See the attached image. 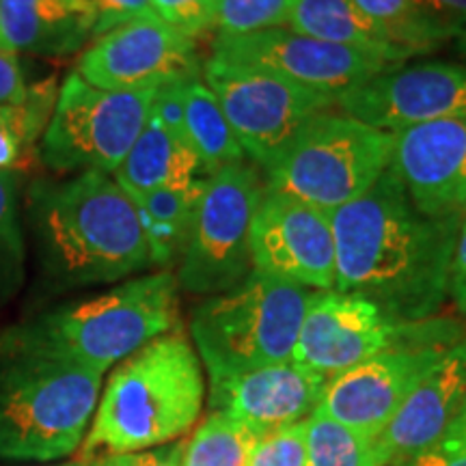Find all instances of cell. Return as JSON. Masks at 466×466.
<instances>
[{
    "instance_id": "cell-40",
    "label": "cell",
    "mask_w": 466,
    "mask_h": 466,
    "mask_svg": "<svg viewBox=\"0 0 466 466\" xmlns=\"http://www.w3.org/2000/svg\"><path fill=\"white\" fill-rule=\"evenodd\" d=\"M456 421L460 423V425H462V428L466 430V400H464V406H462V412H460V415H458V419H456Z\"/></svg>"
},
{
    "instance_id": "cell-6",
    "label": "cell",
    "mask_w": 466,
    "mask_h": 466,
    "mask_svg": "<svg viewBox=\"0 0 466 466\" xmlns=\"http://www.w3.org/2000/svg\"><path fill=\"white\" fill-rule=\"evenodd\" d=\"M311 294L250 270L236 288L197 305L190 335L209 382L291 360Z\"/></svg>"
},
{
    "instance_id": "cell-7",
    "label": "cell",
    "mask_w": 466,
    "mask_h": 466,
    "mask_svg": "<svg viewBox=\"0 0 466 466\" xmlns=\"http://www.w3.org/2000/svg\"><path fill=\"white\" fill-rule=\"evenodd\" d=\"M395 134L337 110L307 121L266 168V188L335 212L359 199L391 165Z\"/></svg>"
},
{
    "instance_id": "cell-36",
    "label": "cell",
    "mask_w": 466,
    "mask_h": 466,
    "mask_svg": "<svg viewBox=\"0 0 466 466\" xmlns=\"http://www.w3.org/2000/svg\"><path fill=\"white\" fill-rule=\"evenodd\" d=\"M417 5L445 39L466 33V0H417Z\"/></svg>"
},
{
    "instance_id": "cell-26",
    "label": "cell",
    "mask_w": 466,
    "mask_h": 466,
    "mask_svg": "<svg viewBox=\"0 0 466 466\" xmlns=\"http://www.w3.org/2000/svg\"><path fill=\"white\" fill-rule=\"evenodd\" d=\"M56 80L28 86L20 104H0V171H15L22 156L44 137L56 106Z\"/></svg>"
},
{
    "instance_id": "cell-33",
    "label": "cell",
    "mask_w": 466,
    "mask_h": 466,
    "mask_svg": "<svg viewBox=\"0 0 466 466\" xmlns=\"http://www.w3.org/2000/svg\"><path fill=\"white\" fill-rule=\"evenodd\" d=\"M184 439L168 442V445L151 447V450L143 451H124V453H100V456L93 458L96 466H182L184 450H186Z\"/></svg>"
},
{
    "instance_id": "cell-1",
    "label": "cell",
    "mask_w": 466,
    "mask_h": 466,
    "mask_svg": "<svg viewBox=\"0 0 466 466\" xmlns=\"http://www.w3.org/2000/svg\"><path fill=\"white\" fill-rule=\"evenodd\" d=\"M330 223L337 291L363 296L404 322L439 313L462 217L419 212L389 167L359 199L330 212Z\"/></svg>"
},
{
    "instance_id": "cell-42",
    "label": "cell",
    "mask_w": 466,
    "mask_h": 466,
    "mask_svg": "<svg viewBox=\"0 0 466 466\" xmlns=\"http://www.w3.org/2000/svg\"><path fill=\"white\" fill-rule=\"evenodd\" d=\"M391 466H398V464H391Z\"/></svg>"
},
{
    "instance_id": "cell-15",
    "label": "cell",
    "mask_w": 466,
    "mask_h": 466,
    "mask_svg": "<svg viewBox=\"0 0 466 466\" xmlns=\"http://www.w3.org/2000/svg\"><path fill=\"white\" fill-rule=\"evenodd\" d=\"M335 108L384 132L466 115V67L453 63L391 66L337 97Z\"/></svg>"
},
{
    "instance_id": "cell-18",
    "label": "cell",
    "mask_w": 466,
    "mask_h": 466,
    "mask_svg": "<svg viewBox=\"0 0 466 466\" xmlns=\"http://www.w3.org/2000/svg\"><path fill=\"white\" fill-rule=\"evenodd\" d=\"M324 376L296 360L266 365L247 374L209 382V412L242 423L258 436L305 421L319 408Z\"/></svg>"
},
{
    "instance_id": "cell-16",
    "label": "cell",
    "mask_w": 466,
    "mask_h": 466,
    "mask_svg": "<svg viewBox=\"0 0 466 466\" xmlns=\"http://www.w3.org/2000/svg\"><path fill=\"white\" fill-rule=\"evenodd\" d=\"M451 346L395 348L326 384L318 410L357 432L380 436L404 400Z\"/></svg>"
},
{
    "instance_id": "cell-3",
    "label": "cell",
    "mask_w": 466,
    "mask_h": 466,
    "mask_svg": "<svg viewBox=\"0 0 466 466\" xmlns=\"http://www.w3.org/2000/svg\"><path fill=\"white\" fill-rule=\"evenodd\" d=\"M206 401L203 367L182 330L156 337L121 360L97 401L80 460L143 451L184 439Z\"/></svg>"
},
{
    "instance_id": "cell-34",
    "label": "cell",
    "mask_w": 466,
    "mask_h": 466,
    "mask_svg": "<svg viewBox=\"0 0 466 466\" xmlns=\"http://www.w3.org/2000/svg\"><path fill=\"white\" fill-rule=\"evenodd\" d=\"M93 11H96V28L93 37L113 31V28L127 25L137 17L151 15V0H89Z\"/></svg>"
},
{
    "instance_id": "cell-8",
    "label": "cell",
    "mask_w": 466,
    "mask_h": 466,
    "mask_svg": "<svg viewBox=\"0 0 466 466\" xmlns=\"http://www.w3.org/2000/svg\"><path fill=\"white\" fill-rule=\"evenodd\" d=\"M464 337V329L453 319L404 322L359 294L313 291L291 360L333 380L389 350L453 346Z\"/></svg>"
},
{
    "instance_id": "cell-9",
    "label": "cell",
    "mask_w": 466,
    "mask_h": 466,
    "mask_svg": "<svg viewBox=\"0 0 466 466\" xmlns=\"http://www.w3.org/2000/svg\"><path fill=\"white\" fill-rule=\"evenodd\" d=\"M156 91H104L72 72L61 85L39 158L56 173L115 175L147 124Z\"/></svg>"
},
{
    "instance_id": "cell-10",
    "label": "cell",
    "mask_w": 466,
    "mask_h": 466,
    "mask_svg": "<svg viewBox=\"0 0 466 466\" xmlns=\"http://www.w3.org/2000/svg\"><path fill=\"white\" fill-rule=\"evenodd\" d=\"M261 190L258 171L247 162L209 175L175 275L179 289L217 296L250 275V220Z\"/></svg>"
},
{
    "instance_id": "cell-31",
    "label": "cell",
    "mask_w": 466,
    "mask_h": 466,
    "mask_svg": "<svg viewBox=\"0 0 466 466\" xmlns=\"http://www.w3.org/2000/svg\"><path fill=\"white\" fill-rule=\"evenodd\" d=\"M305 421L261 436L250 453L248 466H305Z\"/></svg>"
},
{
    "instance_id": "cell-12",
    "label": "cell",
    "mask_w": 466,
    "mask_h": 466,
    "mask_svg": "<svg viewBox=\"0 0 466 466\" xmlns=\"http://www.w3.org/2000/svg\"><path fill=\"white\" fill-rule=\"evenodd\" d=\"M201 69L195 39L151 14L96 37L76 74L104 91H158L199 78Z\"/></svg>"
},
{
    "instance_id": "cell-38",
    "label": "cell",
    "mask_w": 466,
    "mask_h": 466,
    "mask_svg": "<svg viewBox=\"0 0 466 466\" xmlns=\"http://www.w3.org/2000/svg\"><path fill=\"white\" fill-rule=\"evenodd\" d=\"M22 66L14 52L0 48V104H20L26 96Z\"/></svg>"
},
{
    "instance_id": "cell-30",
    "label": "cell",
    "mask_w": 466,
    "mask_h": 466,
    "mask_svg": "<svg viewBox=\"0 0 466 466\" xmlns=\"http://www.w3.org/2000/svg\"><path fill=\"white\" fill-rule=\"evenodd\" d=\"M296 0H217L214 28L218 35H248L288 26Z\"/></svg>"
},
{
    "instance_id": "cell-11",
    "label": "cell",
    "mask_w": 466,
    "mask_h": 466,
    "mask_svg": "<svg viewBox=\"0 0 466 466\" xmlns=\"http://www.w3.org/2000/svg\"><path fill=\"white\" fill-rule=\"evenodd\" d=\"M201 80L218 100L244 156L264 168L311 116L337 104L333 96L217 56L203 63Z\"/></svg>"
},
{
    "instance_id": "cell-32",
    "label": "cell",
    "mask_w": 466,
    "mask_h": 466,
    "mask_svg": "<svg viewBox=\"0 0 466 466\" xmlns=\"http://www.w3.org/2000/svg\"><path fill=\"white\" fill-rule=\"evenodd\" d=\"M151 9L165 25L197 39L214 28L217 0H151Z\"/></svg>"
},
{
    "instance_id": "cell-13",
    "label": "cell",
    "mask_w": 466,
    "mask_h": 466,
    "mask_svg": "<svg viewBox=\"0 0 466 466\" xmlns=\"http://www.w3.org/2000/svg\"><path fill=\"white\" fill-rule=\"evenodd\" d=\"M248 240L253 270L311 291L335 289V236L324 209L264 184Z\"/></svg>"
},
{
    "instance_id": "cell-14",
    "label": "cell",
    "mask_w": 466,
    "mask_h": 466,
    "mask_svg": "<svg viewBox=\"0 0 466 466\" xmlns=\"http://www.w3.org/2000/svg\"><path fill=\"white\" fill-rule=\"evenodd\" d=\"M212 56L258 67L307 89L339 97L391 63L370 52L346 48L291 31L289 26L268 28L248 35H217Z\"/></svg>"
},
{
    "instance_id": "cell-37",
    "label": "cell",
    "mask_w": 466,
    "mask_h": 466,
    "mask_svg": "<svg viewBox=\"0 0 466 466\" xmlns=\"http://www.w3.org/2000/svg\"><path fill=\"white\" fill-rule=\"evenodd\" d=\"M447 299H451L458 311L466 316V214L462 217V223H460L456 247H453Z\"/></svg>"
},
{
    "instance_id": "cell-28",
    "label": "cell",
    "mask_w": 466,
    "mask_h": 466,
    "mask_svg": "<svg viewBox=\"0 0 466 466\" xmlns=\"http://www.w3.org/2000/svg\"><path fill=\"white\" fill-rule=\"evenodd\" d=\"M406 58L425 55L447 42L419 9L417 0H357Z\"/></svg>"
},
{
    "instance_id": "cell-2",
    "label": "cell",
    "mask_w": 466,
    "mask_h": 466,
    "mask_svg": "<svg viewBox=\"0 0 466 466\" xmlns=\"http://www.w3.org/2000/svg\"><path fill=\"white\" fill-rule=\"evenodd\" d=\"M28 223L52 289L116 283L151 266L137 208L106 173L35 182L28 190Z\"/></svg>"
},
{
    "instance_id": "cell-41",
    "label": "cell",
    "mask_w": 466,
    "mask_h": 466,
    "mask_svg": "<svg viewBox=\"0 0 466 466\" xmlns=\"http://www.w3.org/2000/svg\"><path fill=\"white\" fill-rule=\"evenodd\" d=\"M460 42H462V48L466 50V33L462 35V37H460Z\"/></svg>"
},
{
    "instance_id": "cell-19",
    "label": "cell",
    "mask_w": 466,
    "mask_h": 466,
    "mask_svg": "<svg viewBox=\"0 0 466 466\" xmlns=\"http://www.w3.org/2000/svg\"><path fill=\"white\" fill-rule=\"evenodd\" d=\"M464 400L466 337L445 350L382 430L380 441L391 456V464L406 466L439 442L462 412Z\"/></svg>"
},
{
    "instance_id": "cell-29",
    "label": "cell",
    "mask_w": 466,
    "mask_h": 466,
    "mask_svg": "<svg viewBox=\"0 0 466 466\" xmlns=\"http://www.w3.org/2000/svg\"><path fill=\"white\" fill-rule=\"evenodd\" d=\"M20 179L15 171H0V307L25 283L26 242L17 203Z\"/></svg>"
},
{
    "instance_id": "cell-24",
    "label": "cell",
    "mask_w": 466,
    "mask_h": 466,
    "mask_svg": "<svg viewBox=\"0 0 466 466\" xmlns=\"http://www.w3.org/2000/svg\"><path fill=\"white\" fill-rule=\"evenodd\" d=\"M184 132L206 177L247 158L201 76L184 85Z\"/></svg>"
},
{
    "instance_id": "cell-23",
    "label": "cell",
    "mask_w": 466,
    "mask_h": 466,
    "mask_svg": "<svg viewBox=\"0 0 466 466\" xmlns=\"http://www.w3.org/2000/svg\"><path fill=\"white\" fill-rule=\"evenodd\" d=\"M206 179L197 177L184 188H158L132 195L127 192L141 220L151 266L168 268L182 258Z\"/></svg>"
},
{
    "instance_id": "cell-20",
    "label": "cell",
    "mask_w": 466,
    "mask_h": 466,
    "mask_svg": "<svg viewBox=\"0 0 466 466\" xmlns=\"http://www.w3.org/2000/svg\"><path fill=\"white\" fill-rule=\"evenodd\" d=\"M89 0H0V48L17 55L67 56L93 37Z\"/></svg>"
},
{
    "instance_id": "cell-27",
    "label": "cell",
    "mask_w": 466,
    "mask_h": 466,
    "mask_svg": "<svg viewBox=\"0 0 466 466\" xmlns=\"http://www.w3.org/2000/svg\"><path fill=\"white\" fill-rule=\"evenodd\" d=\"M261 436L218 412H209L186 441L182 466H248Z\"/></svg>"
},
{
    "instance_id": "cell-39",
    "label": "cell",
    "mask_w": 466,
    "mask_h": 466,
    "mask_svg": "<svg viewBox=\"0 0 466 466\" xmlns=\"http://www.w3.org/2000/svg\"><path fill=\"white\" fill-rule=\"evenodd\" d=\"M50 466H96V464H93V458H89V460H76V462H67V464H50Z\"/></svg>"
},
{
    "instance_id": "cell-25",
    "label": "cell",
    "mask_w": 466,
    "mask_h": 466,
    "mask_svg": "<svg viewBox=\"0 0 466 466\" xmlns=\"http://www.w3.org/2000/svg\"><path fill=\"white\" fill-rule=\"evenodd\" d=\"M305 466H391L380 436L348 428L316 410L305 421Z\"/></svg>"
},
{
    "instance_id": "cell-4",
    "label": "cell",
    "mask_w": 466,
    "mask_h": 466,
    "mask_svg": "<svg viewBox=\"0 0 466 466\" xmlns=\"http://www.w3.org/2000/svg\"><path fill=\"white\" fill-rule=\"evenodd\" d=\"M173 272L130 279L93 299L72 302L0 333V354L66 360L106 374L177 326Z\"/></svg>"
},
{
    "instance_id": "cell-22",
    "label": "cell",
    "mask_w": 466,
    "mask_h": 466,
    "mask_svg": "<svg viewBox=\"0 0 466 466\" xmlns=\"http://www.w3.org/2000/svg\"><path fill=\"white\" fill-rule=\"evenodd\" d=\"M288 26L319 42L370 52L391 66L408 61L357 0H296Z\"/></svg>"
},
{
    "instance_id": "cell-5",
    "label": "cell",
    "mask_w": 466,
    "mask_h": 466,
    "mask_svg": "<svg viewBox=\"0 0 466 466\" xmlns=\"http://www.w3.org/2000/svg\"><path fill=\"white\" fill-rule=\"evenodd\" d=\"M102 371L0 354V460L55 462L80 450L102 395Z\"/></svg>"
},
{
    "instance_id": "cell-21",
    "label": "cell",
    "mask_w": 466,
    "mask_h": 466,
    "mask_svg": "<svg viewBox=\"0 0 466 466\" xmlns=\"http://www.w3.org/2000/svg\"><path fill=\"white\" fill-rule=\"evenodd\" d=\"M201 165L182 137L173 134L154 113L127 151L113 177L126 192L184 188L195 182Z\"/></svg>"
},
{
    "instance_id": "cell-35",
    "label": "cell",
    "mask_w": 466,
    "mask_h": 466,
    "mask_svg": "<svg viewBox=\"0 0 466 466\" xmlns=\"http://www.w3.org/2000/svg\"><path fill=\"white\" fill-rule=\"evenodd\" d=\"M406 466H466V430L453 421L439 442L419 453Z\"/></svg>"
},
{
    "instance_id": "cell-17",
    "label": "cell",
    "mask_w": 466,
    "mask_h": 466,
    "mask_svg": "<svg viewBox=\"0 0 466 466\" xmlns=\"http://www.w3.org/2000/svg\"><path fill=\"white\" fill-rule=\"evenodd\" d=\"M395 175L428 217L466 214V115L395 132Z\"/></svg>"
}]
</instances>
